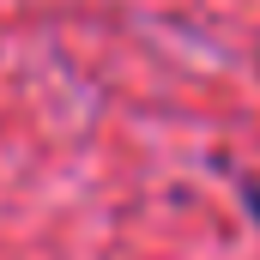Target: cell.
<instances>
[{"mask_svg":"<svg viewBox=\"0 0 260 260\" xmlns=\"http://www.w3.org/2000/svg\"><path fill=\"white\" fill-rule=\"evenodd\" d=\"M242 206H248V218L260 224V176H242Z\"/></svg>","mask_w":260,"mask_h":260,"instance_id":"6da1fadb","label":"cell"}]
</instances>
